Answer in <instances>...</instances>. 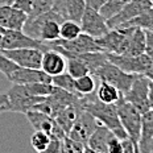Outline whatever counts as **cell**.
I'll return each mask as SVG.
<instances>
[{
    "instance_id": "cell-1",
    "label": "cell",
    "mask_w": 153,
    "mask_h": 153,
    "mask_svg": "<svg viewBox=\"0 0 153 153\" xmlns=\"http://www.w3.org/2000/svg\"><path fill=\"white\" fill-rule=\"evenodd\" d=\"M82 104H83L85 110H87L91 115H94L100 122V124H103L108 129L112 131L120 140L126 139L128 136L127 132L124 131L122 123H120L116 104L104 103V102L99 100L95 91L92 94L83 95L82 97Z\"/></svg>"
},
{
    "instance_id": "cell-2",
    "label": "cell",
    "mask_w": 153,
    "mask_h": 153,
    "mask_svg": "<svg viewBox=\"0 0 153 153\" xmlns=\"http://www.w3.org/2000/svg\"><path fill=\"white\" fill-rule=\"evenodd\" d=\"M133 29H135L133 27L114 28L102 37L95 38V41L103 52L112 54H124L128 49L129 38L132 36Z\"/></svg>"
},
{
    "instance_id": "cell-3",
    "label": "cell",
    "mask_w": 153,
    "mask_h": 153,
    "mask_svg": "<svg viewBox=\"0 0 153 153\" xmlns=\"http://www.w3.org/2000/svg\"><path fill=\"white\" fill-rule=\"evenodd\" d=\"M49 49L58 50L62 54H83V53H90V52H98L102 50L100 46L97 44L94 37L88 36L82 32L78 37L73 38V40H62L58 38L56 41H50L46 42Z\"/></svg>"
},
{
    "instance_id": "cell-4",
    "label": "cell",
    "mask_w": 153,
    "mask_h": 153,
    "mask_svg": "<svg viewBox=\"0 0 153 153\" xmlns=\"http://www.w3.org/2000/svg\"><path fill=\"white\" fill-rule=\"evenodd\" d=\"M117 114L122 123L124 131L127 132L128 137L132 139V141L139 146V139H140V131H141V116L143 114L136 108L135 106L127 102L123 98L116 103Z\"/></svg>"
},
{
    "instance_id": "cell-5",
    "label": "cell",
    "mask_w": 153,
    "mask_h": 153,
    "mask_svg": "<svg viewBox=\"0 0 153 153\" xmlns=\"http://www.w3.org/2000/svg\"><path fill=\"white\" fill-rule=\"evenodd\" d=\"M94 75H95V78H99L100 81H106L112 86H115V87L120 92H123V95H124L129 90L131 85L133 83L135 78L139 74H131V73L124 71L119 66H116L115 63L110 62L107 59V61L94 73Z\"/></svg>"
},
{
    "instance_id": "cell-6",
    "label": "cell",
    "mask_w": 153,
    "mask_h": 153,
    "mask_svg": "<svg viewBox=\"0 0 153 153\" xmlns=\"http://www.w3.org/2000/svg\"><path fill=\"white\" fill-rule=\"evenodd\" d=\"M7 95H8L7 111H9V112H20V114H25L28 111L33 110V107L36 104H38L46 98V97H37V95L29 94L25 85H19V83H13V86L7 92Z\"/></svg>"
},
{
    "instance_id": "cell-7",
    "label": "cell",
    "mask_w": 153,
    "mask_h": 153,
    "mask_svg": "<svg viewBox=\"0 0 153 153\" xmlns=\"http://www.w3.org/2000/svg\"><path fill=\"white\" fill-rule=\"evenodd\" d=\"M106 54L108 61L131 74H145L153 70V59L146 53H143L140 56H126V54L112 53Z\"/></svg>"
},
{
    "instance_id": "cell-8",
    "label": "cell",
    "mask_w": 153,
    "mask_h": 153,
    "mask_svg": "<svg viewBox=\"0 0 153 153\" xmlns=\"http://www.w3.org/2000/svg\"><path fill=\"white\" fill-rule=\"evenodd\" d=\"M148 90H149V78L145 74H139L135 78L133 83L131 85L129 90L124 94V99L135 106L141 114L151 110L148 100Z\"/></svg>"
},
{
    "instance_id": "cell-9",
    "label": "cell",
    "mask_w": 153,
    "mask_h": 153,
    "mask_svg": "<svg viewBox=\"0 0 153 153\" xmlns=\"http://www.w3.org/2000/svg\"><path fill=\"white\" fill-rule=\"evenodd\" d=\"M27 116L28 122L30 123V126L34 128V131H42L46 132L50 136V139H58L62 140L66 136L65 131H63L58 124L56 123L53 116L48 114H44L41 111L32 110L24 114Z\"/></svg>"
},
{
    "instance_id": "cell-10",
    "label": "cell",
    "mask_w": 153,
    "mask_h": 153,
    "mask_svg": "<svg viewBox=\"0 0 153 153\" xmlns=\"http://www.w3.org/2000/svg\"><path fill=\"white\" fill-rule=\"evenodd\" d=\"M99 126H100L99 120H98L94 115H91L87 110L83 108V110H81V112L78 114V116H76L75 122L73 124L71 129H70V132L68 135L74 140H76V141L86 145L88 137H90L92 135V132Z\"/></svg>"
},
{
    "instance_id": "cell-11",
    "label": "cell",
    "mask_w": 153,
    "mask_h": 153,
    "mask_svg": "<svg viewBox=\"0 0 153 153\" xmlns=\"http://www.w3.org/2000/svg\"><path fill=\"white\" fill-rule=\"evenodd\" d=\"M20 48H37L42 52L48 50L46 42L33 38L23 30H4L3 32L1 48L0 49H20Z\"/></svg>"
},
{
    "instance_id": "cell-12",
    "label": "cell",
    "mask_w": 153,
    "mask_h": 153,
    "mask_svg": "<svg viewBox=\"0 0 153 153\" xmlns=\"http://www.w3.org/2000/svg\"><path fill=\"white\" fill-rule=\"evenodd\" d=\"M79 25H81V29L83 33L94 38L102 37L110 30L106 19L99 13V11L90 7H86L81 21H79Z\"/></svg>"
},
{
    "instance_id": "cell-13",
    "label": "cell",
    "mask_w": 153,
    "mask_h": 153,
    "mask_svg": "<svg viewBox=\"0 0 153 153\" xmlns=\"http://www.w3.org/2000/svg\"><path fill=\"white\" fill-rule=\"evenodd\" d=\"M9 59L21 68L41 69L42 50L37 48H20V49H1Z\"/></svg>"
},
{
    "instance_id": "cell-14",
    "label": "cell",
    "mask_w": 153,
    "mask_h": 153,
    "mask_svg": "<svg viewBox=\"0 0 153 153\" xmlns=\"http://www.w3.org/2000/svg\"><path fill=\"white\" fill-rule=\"evenodd\" d=\"M152 0H129L124 7L120 9V12H117L115 16L107 20V24L110 27V29L114 28H119L122 24L127 23V21L132 20L133 17H136L141 12H144L145 9L152 7Z\"/></svg>"
},
{
    "instance_id": "cell-15",
    "label": "cell",
    "mask_w": 153,
    "mask_h": 153,
    "mask_svg": "<svg viewBox=\"0 0 153 153\" xmlns=\"http://www.w3.org/2000/svg\"><path fill=\"white\" fill-rule=\"evenodd\" d=\"M28 13L15 5L0 7V28L3 30H23Z\"/></svg>"
},
{
    "instance_id": "cell-16",
    "label": "cell",
    "mask_w": 153,
    "mask_h": 153,
    "mask_svg": "<svg viewBox=\"0 0 153 153\" xmlns=\"http://www.w3.org/2000/svg\"><path fill=\"white\" fill-rule=\"evenodd\" d=\"M52 78L53 76L46 74L42 69H32V68H21V66H19L12 73V75L9 76V81L19 85H28V83H34V82L52 83Z\"/></svg>"
},
{
    "instance_id": "cell-17",
    "label": "cell",
    "mask_w": 153,
    "mask_h": 153,
    "mask_svg": "<svg viewBox=\"0 0 153 153\" xmlns=\"http://www.w3.org/2000/svg\"><path fill=\"white\" fill-rule=\"evenodd\" d=\"M114 132L108 129L106 126L100 124L97 129L92 132L85 145V152L90 153H108V141Z\"/></svg>"
},
{
    "instance_id": "cell-18",
    "label": "cell",
    "mask_w": 153,
    "mask_h": 153,
    "mask_svg": "<svg viewBox=\"0 0 153 153\" xmlns=\"http://www.w3.org/2000/svg\"><path fill=\"white\" fill-rule=\"evenodd\" d=\"M41 69L50 76L62 74L66 71V57L58 50L48 49L42 53Z\"/></svg>"
},
{
    "instance_id": "cell-19",
    "label": "cell",
    "mask_w": 153,
    "mask_h": 153,
    "mask_svg": "<svg viewBox=\"0 0 153 153\" xmlns=\"http://www.w3.org/2000/svg\"><path fill=\"white\" fill-rule=\"evenodd\" d=\"M95 92H97L98 99L104 102V103L116 104L117 102L123 98V92H120L115 86H112L111 83H108V82H106V81H100V79H99V85H98Z\"/></svg>"
},
{
    "instance_id": "cell-20",
    "label": "cell",
    "mask_w": 153,
    "mask_h": 153,
    "mask_svg": "<svg viewBox=\"0 0 153 153\" xmlns=\"http://www.w3.org/2000/svg\"><path fill=\"white\" fill-rule=\"evenodd\" d=\"M145 29L135 28L129 38L128 49L124 54L126 56H140V54L145 53Z\"/></svg>"
},
{
    "instance_id": "cell-21",
    "label": "cell",
    "mask_w": 153,
    "mask_h": 153,
    "mask_svg": "<svg viewBox=\"0 0 153 153\" xmlns=\"http://www.w3.org/2000/svg\"><path fill=\"white\" fill-rule=\"evenodd\" d=\"M63 56L66 57V71L71 76L79 78V76L90 73L87 65L79 58V56H76V54H69V53L63 54Z\"/></svg>"
},
{
    "instance_id": "cell-22",
    "label": "cell",
    "mask_w": 153,
    "mask_h": 153,
    "mask_svg": "<svg viewBox=\"0 0 153 153\" xmlns=\"http://www.w3.org/2000/svg\"><path fill=\"white\" fill-rule=\"evenodd\" d=\"M59 23L56 19H50L46 20L45 23L41 25L40 32H38V40L42 42H50V41H56L59 38Z\"/></svg>"
},
{
    "instance_id": "cell-23",
    "label": "cell",
    "mask_w": 153,
    "mask_h": 153,
    "mask_svg": "<svg viewBox=\"0 0 153 153\" xmlns=\"http://www.w3.org/2000/svg\"><path fill=\"white\" fill-rule=\"evenodd\" d=\"M123 27H133V28H141L145 30H153V5L151 8L145 9L144 12H141L136 17H133L132 20L127 21V23L122 24L119 28Z\"/></svg>"
},
{
    "instance_id": "cell-24",
    "label": "cell",
    "mask_w": 153,
    "mask_h": 153,
    "mask_svg": "<svg viewBox=\"0 0 153 153\" xmlns=\"http://www.w3.org/2000/svg\"><path fill=\"white\" fill-rule=\"evenodd\" d=\"M153 137V110H148L141 116V131L139 139V152Z\"/></svg>"
},
{
    "instance_id": "cell-25",
    "label": "cell",
    "mask_w": 153,
    "mask_h": 153,
    "mask_svg": "<svg viewBox=\"0 0 153 153\" xmlns=\"http://www.w3.org/2000/svg\"><path fill=\"white\" fill-rule=\"evenodd\" d=\"M86 9L85 0H65V12L66 19L79 23Z\"/></svg>"
},
{
    "instance_id": "cell-26",
    "label": "cell",
    "mask_w": 153,
    "mask_h": 153,
    "mask_svg": "<svg viewBox=\"0 0 153 153\" xmlns=\"http://www.w3.org/2000/svg\"><path fill=\"white\" fill-rule=\"evenodd\" d=\"M52 83L57 87L62 88V90H66L69 92L74 95H78V97H82L78 91H76V87H75V78L71 76L68 71L62 73V74H58V75H54L52 78Z\"/></svg>"
},
{
    "instance_id": "cell-27",
    "label": "cell",
    "mask_w": 153,
    "mask_h": 153,
    "mask_svg": "<svg viewBox=\"0 0 153 153\" xmlns=\"http://www.w3.org/2000/svg\"><path fill=\"white\" fill-rule=\"evenodd\" d=\"M75 87L76 91L83 97V95H88L92 94L95 90H97V83H95V75L88 73V74H85L79 78H75Z\"/></svg>"
},
{
    "instance_id": "cell-28",
    "label": "cell",
    "mask_w": 153,
    "mask_h": 153,
    "mask_svg": "<svg viewBox=\"0 0 153 153\" xmlns=\"http://www.w3.org/2000/svg\"><path fill=\"white\" fill-rule=\"evenodd\" d=\"M81 33H82L81 25L76 21L66 19L59 25V38H62V40H73V38L78 37Z\"/></svg>"
},
{
    "instance_id": "cell-29",
    "label": "cell",
    "mask_w": 153,
    "mask_h": 153,
    "mask_svg": "<svg viewBox=\"0 0 153 153\" xmlns=\"http://www.w3.org/2000/svg\"><path fill=\"white\" fill-rule=\"evenodd\" d=\"M129 0H106L103 5L99 9V13L103 16L106 20L111 19L112 16H115L117 12H120L124 5L128 3Z\"/></svg>"
},
{
    "instance_id": "cell-30",
    "label": "cell",
    "mask_w": 153,
    "mask_h": 153,
    "mask_svg": "<svg viewBox=\"0 0 153 153\" xmlns=\"http://www.w3.org/2000/svg\"><path fill=\"white\" fill-rule=\"evenodd\" d=\"M50 143V136L42 131H34L30 137V145L36 152H46Z\"/></svg>"
},
{
    "instance_id": "cell-31",
    "label": "cell",
    "mask_w": 153,
    "mask_h": 153,
    "mask_svg": "<svg viewBox=\"0 0 153 153\" xmlns=\"http://www.w3.org/2000/svg\"><path fill=\"white\" fill-rule=\"evenodd\" d=\"M27 90L32 95H37V97H49L54 91L53 83H46V82H34V83L25 85Z\"/></svg>"
},
{
    "instance_id": "cell-32",
    "label": "cell",
    "mask_w": 153,
    "mask_h": 153,
    "mask_svg": "<svg viewBox=\"0 0 153 153\" xmlns=\"http://www.w3.org/2000/svg\"><path fill=\"white\" fill-rule=\"evenodd\" d=\"M53 7H54L53 0H34L30 12L28 13V19H33L42 13H46L48 11L53 9Z\"/></svg>"
},
{
    "instance_id": "cell-33",
    "label": "cell",
    "mask_w": 153,
    "mask_h": 153,
    "mask_svg": "<svg viewBox=\"0 0 153 153\" xmlns=\"http://www.w3.org/2000/svg\"><path fill=\"white\" fill-rule=\"evenodd\" d=\"M85 152V144L76 141L69 135H66L62 139L61 144V153H83Z\"/></svg>"
},
{
    "instance_id": "cell-34",
    "label": "cell",
    "mask_w": 153,
    "mask_h": 153,
    "mask_svg": "<svg viewBox=\"0 0 153 153\" xmlns=\"http://www.w3.org/2000/svg\"><path fill=\"white\" fill-rule=\"evenodd\" d=\"M17 68L19 66L16 65L12 59H9L8 57L4 54V52L0 49V73L9 79V76L12 75V73H13Z\"/></svg>"
},
{
    "instance_id": "cell-35",
    "label": "cell",
    "mask_w": 153,
    "mask_h": 153,
    "mask_svg": "<svg viewBox=\"0 0 153 153\" xmlns=\"http://www.w3.org/2000/svg\"><path fill=\"white\" fill-rule=\"evenodd\" d=\"M108 153H123L122 140L117 137L115 133L111 136L110 141H108Z\"/></svg>"
},
{
    "instance_id": "cell-36",
    "label": "cell",
    "mask_w": 153,
    "mask_h": 153,
    "mask_svg": "<svg viewBox=\"0 0 153 153\" xmlns=\"http://www.w3.org/2000/svg\"><path fill=\"white\" fill-rule=\"evenodd\" d=\"M122 148H123V153H137L139 152V146L128 136L122 140Z\"/></svg>"
},
{
    "instance_id": "cell-37",
    "label": "cell",
    "mask_w": 153,
    "mask_h": 153,
    "mask_svg": "<svg viewBox=\"0 0 153 153\" xmlns=\"http://www.w3.org/2000/svg\"><path fill=\"white\" fill-rule=\"evenodd\" d=\"M145 53L153 59V30H145Z\"/></svg>"
},
{
    "instance_id": "cell-38",
    "label": "cell",
    "mask_w": 153,
    "mask_h": 153,
    "mask_svg": "<svg viewBox=\"0 0 153 153\" xmlns=\"http://www.w3.org/2000/svg\"><path fill=\"white\" fill-rule=\"evenodd\" d=\"M33 1L34 0H16L13 5L16 8H19V9H21V11L29 13L30 9H32V5H33Z\"/></svg>"
},
{
    "instance_id": "cell-39",
    "label": "cell",
    "mask_w": 153,
    "mask_h": 153,
    "mask_svg": "<svg viewBox=\"0 0 153 153\" xmlns=\"http://www.w3.org/2000/svg\"><path fill=\"white\" fill-rule=\"evenodd\" d=\"M61 144H62V140H58V139H50V143H49V146H48L46 152L61 153Z\"/></svg>"
},
{
    "instance_id": "cell-40",
    "label": "cell",
    "mask_w": 153,
    "mask_h": 153,
    "mask_svg": "<svg viewBox=\"0 0 153 153\" xmlns=\"http://www.w3.org/2000/svg\"><path fill=\"white\" fill-rule=\"evenodd\" d=\"M85 1H86V7H90L92 9L99 11L102 5L106 3V0H85Z\"/></svg>"
},
{
    "instance_id": "cell-41",
    "label": "cell",
    "mask_w": 153,
    "mask_h": 153,
    "mask_svg": "<svg viewBox=\"0 0 153 153\" xmlns=\"http://www.w3.org/2000/svg\"><path fill=\"white\" fill-rule=\"evenodd\" d=\"M54 1V8L58 9L61 13L65 15L66 17V12H65V0H53Z\"/></svg>"
},
{
    "instance_id": "cell-42",
    "label": "cell",
    "mask_w": 153,
    "mask_h": 153,
    "mask_svg": "<svg viewBox=\"0 0 153 153\" xmlns=\"http://www.w3.org/2000/svg\"><path fill=\"white\" fill-rule=\"evenodd\" d=\"M140 152L141 153H153V137L149 140L141 149H140Z\"/></svg>"
},
{
    "instance_id": "cell-43",
    "label": "cell",
    "mask_w": 153,
    "mask_h": 153,
    "mask_svg": "<svg viewBox=\"0 0 153 153\" xmlns=\"http://www.w3.org/2000/svg\"><path fill=\"white\" fill-rule=\"evenodd\" d=\"M148 100H149V107L153 110V82L149 79V90H148Z\"/></svg>"
},
{
    "instance_id": "cell-44",
    "label": "cell",
    "mask_w": 153,
    "mask_h": 153,
    "mask_svg": "<svg viewBox=\"0 0 153 153\" xmlns=\"http://www.w3.org/2000/svg\"><path fill=\"white\" fill-rule=\"evenodd\" d=\"M7 104H8V95L0 94V108H4L5 112H7Z\"/></svg>"
},
{
    "instance_id": "cell-45",
    "label": "cell",
    "mask_w": 153,
    "mask_h": 153,
    "mask_svg": "<svg viewBox=\"0 0 153 153\" xmlns=\"http://www.w3.org/2000/svg\"><path fill=\"white\" fill-rule=\"evenodd\" d=\"M16 0H0V7L3 5H13Z\"/></svg>"
},
{
    "instance_id": "cell-46",
    "label": "cell",
    "mask_w": 153,
    "mask_h": 153,
    "mask_svg": "<svg viewBox=\"0 0 153 153\" xmlns=\"http://www.w3.org/2000/svg\"><path fill=\"white\" fill-rule=\"evenodd\" d=\"M145 75L148 76L149 79H151V81L153 82V70H151V71H148V73H145Z\"/></svg>"
},
{
    "instance_id": "cell-47",
    "label": "cell",
    "mask_w": 153,
    "mask_h": 153,
    "mask_svg": "<svg viewBox=\"0 0 153 153\" xmlns=\"http://www.w3.org/2000/svg\"><path fill=\"white\" fill-rule=\"evenodd\" d=\"M1 40H3V33L0 32V48H1Z\"/></svg>"
},
{
    "instance_id": "cell-48",
    "label": "cell",
    "mask_w": 153,
    "mask_h": 153,
    "mask_svg": "<svg viewBox=\"0 0 153 153\" xmlns=\"http://www.w3.org/2000/svg\"><path fill=\"white\" fill-rule=\"evenodd\" d=\"M1 112H5V110H4V108H0V114H1Z\"/></svg>"
},
{
    "instance_id": "cell-49",
    "label": "cell",
    "mask_w": 153,
    "mask_h": 153,
    "mask_svg": "<svg viewBox=\"0 0 153 153\" xmlns=\"http://www.w3.org/2000/svg\"><path fill=\"white\" fill-rule=\"evenodd\" d=\"M0 32H1V33H3V32H4V30H3V29H1V28H0Z\"/></svg>"
},
{
    "instance_id": "cell-50",
    "label": "cell",
    "mask_w": 153,
    "mask_h": 153,
    "mask_svg": "<svg viewBox=\"0 0 153 153\" xmlns=\"http://www.w3.org/2000/svg\"><path fill=\"white\" fill-rule=\"evenodd\" d=\"M152 4H153V0H152Z\"/></svg>"
}]
</instances>
